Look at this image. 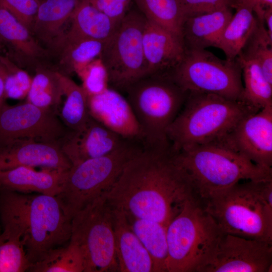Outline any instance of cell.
<instances>
[{
    "label": "cell",
    "mask_w": 272,
    "mask_h": 272,
    "mask_svg": "<svg viewBox=\"0 0 272 272\" xmlns=\"http://www.w3.org/2000/svg\"><path fill=\"white\" fill-rule=\"evenodd\" d=\"M124 90L140 125L143 146L170 147L167 131L182 107L188 92L164 74L145 76Z\"/></svg>",
    "instance_id": "7"
},
{
    "label": "cell",
    "mask_w": 272,
    "mask_h": 272,
    "mask_svg": "<svg viewBox=\"0 0 272 272\" xmlns=\"http://www.w3.org/2000/svg\"><path fill=\"white\" fill-rule=\"evenodd\" d=\"M146 19L140 12H127L113 35L104 43L100 58L109 85L125 90L146 76L143 34Z\"/></svg>",
    "instance_id": "11"
},
{
    "label": "cell",
    "mask_w": 272,
    "mask_h": 272,
    "mask_svg": "<svg viewBox=\"0 0 272 272\" xmlns=\"http://www.w3.org/2000/svg\"><path fill=\"white\" fill-rule=\"evenodd\" d=\"M130 141L109 129L90 116L81 129L68 130L59 146L73 165L109 154Z\"/></svg>",
    "instance_id": "15"
},
{
    "label": "cell",
    "mask_w": 272,
    "mask_h": 272,
    "mask_svg": "<svg viewBox=\"0 0 272 272\" xmlns=\"http://www.w3.org/2000/svg\"><path fill=\"white\" fill-rule=\"evenodd\" d=\"M67 171L21 166L0 171V191L37 192L56 196L60 192Z\"/></svg>",
    "instance_id": "21"
},
{
    "label": "cell",
    "mask_w": 272,
    "mask_h": 272,
    "mask_svg": "<svg viewBox=\"0 0 272 272\" xmlns=\"http://www.w3.org/2000/svg\"><path fill=\"white\" fill-rule=\"evenodd\" d=\"M143 45L146 76L167 74L180 61L185 51L181 39L147 20L143 34Z\"/></svg>",
    "instance_id": "18"
},
{
    "label": "cell",
    "mask_w": 272,
    "mask_h": 272,
    "mask_svg": "<svg viewBox=\"0 0 272 272\" xmlns=\"http://www.w3.org/2000/svg\"><path fill=\"white\" fill-rule=\"evenodd\" d=\"M62 96L59 72L38 65L26 101L40 108L54 110L58 113Z\"/></svg>",
    "instance_id": "28"
},
{
    "label": "cell",
    "mask_w": 272,
    "mask_h": 272,
    "mask_svg": "<svg viewBox=\"0 0 272 272\" xmlns=\"http://www.w3.org/2000/svg\"><path fill=\"white\" fill-rule=\"evenodd\" d=\"M134 1L147 20L167 29L182 40L185 16L180 0Z\"/></svg>",
    "instance_id": "30"
},
{
    "label": "cell",
    "mask_w": 272,
    "mask_h": 272,
    "mask_svg": "<svg viewBox=\"0 0 272 272\" xmlns=\"http://www.w3.org/2000/svg\"><path fill=\"white\" fill-rule=\"evenodd\" d=\"M236 58L240 64L243 77L244 101L257 110L271 105L272 84L265 78L257 61L242 53Z\"/></svg>",
    "instance_id": "27"
},
{
    "label": "cell",
    "mask_w": 272,
    "mask_h": 272,
    "mask_svg": "<svg viewBox=\"0 0 272 272\" xmlns=\"http://www.w3.org/2000/svg\"><path fill=\"white\" fill-rule=\"evenodd\" d=\"M263 20L268 35L272 38V7L265 9L263 15Z\"/></svg>",
    "instance_id": "41"
},
{
    "label": "cell",
    "mask_w": 272,
    "mask_h": 272,
    "mask_svg": "<svg viewBox=\"0 0 272 272\" xmlns=\"http://www.w3.org/2000/svg\"><path fill=\"white\" fill-rule=\"evenodd\" d=\"M82 0H41L31 32L41 45L54 51L66 24Z\"/></svg>",
    "instance_id": "20"
},
{
    "label": "cell",
    "mask_w": 272,
    "mask_h": 272,
    "mask_svg": "<svg viewBox=\"0 0 272 272\" xmlns=\"http://www.w3.org/2000/svg\"><path fill=\"white\" fill-rule=\"evenodd\" d=\"M236 0H180L185 19L189 17L232 7Z\"/></svg>",
    "instance_id": "38"
},
{
    "label": "cell",
    "mask_w": 272,
    "mask_h": 272,
    "mask_svg": "<svg viewBox=\"0 0 272 272\" xmlns=\"http://www.w3.org/2000/svg\"><path fill=\"white\" fill-rule=\"evenodd\" d=\"M223 138L254 163L272 169V105L243 118Z\"/></svg>",
    "instance_id": "14"
},
{
    "label": "cell",
    "mask_w": 272,
    "mask_h": 272,
    "mask_svg": "<svg viewBox=\"0 0 272 272\" xmlns=\"http://www.w3.org/2000/svg\"><path fill=\"white\" fill-rule=\"evenodd\" d=\"M202 203L224 233L272 242V180L241 181Z\"/></svg>",
    "instance_id": "5"
},
{
    "label": "cell",
    "mask_w": 272,
    "mask_h": 272,
    "mask_svg": "<svg viewBox=\"0 0 272 272\" xmlns=\"http://www.w3.org/2000/svg\"><path fill=\"white\" fill-rule=\"evenodd\" d=\"M107 198L126 215L167 226L186 201L198 199L171 146L144 147L127 163Z\"/></svg>",
    "instance_id": "1"
},
{
    "label": "cell",
    "mask_w": 272,
    "mask_h": 272,
    "mask_svg": "<svg viewBox=\"0 0 272 272\" xmlns=\"http://www.w3.org/2000/svg\"><path fill=\"white\" fill-rule=\"evenodd\" d=\"M72 166L57 144L31 139L0 144V171L21 166L67 171Z\"/></svg>",
    "instance_id": "16"
},
{
    "label": "cell",
    "mask_w": 272,
    "mask_h": 272,
    "mask_svg": "<svg viewBox=\"0 0 272 272\" xmlns=\"http://www.w3.org/2000/svg\"><path fill=\"white\" fill-rule=\"evenodd\" d=\"M259 110L243 101L214 94L188 92L167 131L171 148L177 152L222 139L241 120Z\"/></svg>",
    "instance_id": "4"
},
{
    "label": "cell",
    "mask_w": 272,
    "mask_h": 272,
    "mask_svg": "<svg viewBox=\"0 0 272 272\" xmlns=\"http://www.w3.org/2000/svg\"><path fill=\"white\" fill-rule=\"evenodd\" d=\"M54 51L63 44L79 39L106 42L114 33L120 22H116L99 11L88 0H82Z\"/></svg>",
    "instance_id": "23"
},
{
    "label": "cell",
    "mask_w": 272,
    "mask_h": 272,
    "mask_svg": "<svg viewBox=\"0 0 272 272\" xmlns=\"http://www.w3.org/2000/svg\"><path fill=\"white\" fill-rule=\"evenodd\" d=\"M115 252L120 272H154L152 259L131 229L125 213L113 208Z\"/></svg>",
    "instance_id": "19"
},
{
    "label": "cell",
    "mask_w": 272,
    "mask_h": 272,
    "mask_svg": "<svg viewBox=\"0 0 272 272\" xmlns=\"http://www.w3.org/2000/svg\"><path fill=\"white\" fill-rule=\"evenodd\" d=\"M165 75L185 91L245 102L241 67L236 58L223 60L206 49H185L180 61Z\"/></svg>",
    "instance_id": "10"
},
{
    "label": "cell",
    "mask_w": 272,
    "mask_h": 272,
    "mask_svg": "<svg viewBox=\"0 0 272 272\" xmlns=\"http://www.w3.org/2000/svg\"><path fill=\"white\" fill-rule=\"evenodd\" d=\"M68 129L57 111L29 102L0 105V144L21 140L60 144Z\"/></svg>",
    "instance_id": "12"
},
{
    "label": "cell",
    "mask_w": 272,
    "mask_h": 272,
    "mask_svg": "<svg viewBox=\"0 0 272 272\" xmlns=\"http://www.w3.org/2000/svg\"><path fill=\"white\" fill-rule=\"evenodd\" d=\"M41 0H0L30 31Z\"/></svg>",
    "instance_id": "37"
},
{
    "label": "cell",
    "mask_w": 272,
    "mask_h": 272,
    "mask_svg": "<svg viewBox=\"0 0 272 272\" xmlns=\"http://www.w3.org/2000/svg\"><path fill=\"white\" fill-rule=\"evenodd\" d=\"M107 193L89 203L72 218L69 241L82 251L84 272L119 271L113 208Z\"/></svg>",
    "instance_id": "9"
},
{
    "label": "cell",
    "mask_w": 272,
    "mask_h": 272,
    "mask_svg": "<svg viewBox=\"0 0 272 272\" xmlns=\"http://www.w3.org/2000/svg\"><path fill=\"white\" fill-rule=\"evenodd\" d=\"M5 76V70L0 61V105L6 101L4 89Z\"/></svg>",
    "instance_id": "42"
},
{
    "label": "cell",
    "mask_w": 272,
    "mask_h": 272,
    "mask_svg": "<svg viewBox=\"0 0 272 272\" xmlns=\"http://www.w3.org/2000/svg\"><path fill=\"white\" fill-rule=\"evenodd\" d=\"M249 6L253 10L255 16L263 20L265 9L272 7V0H236Z\"/></svg>",
    "instance_id": "40"
},
{
    "label": "cell",
    "mask_w": 272,
    "mask_h": 272,
    "mask_svg": "<svg viewBox=\"0 0 272 272\" xmlns=\"http://www.w3.org/2000/svg\"><path fill=\"white\" fill-rule=\"evenodd\" d=\"M232 8L236 10L224 30L216 47L225 53L227 59H235L252 32L256 16L248 5L236 1Z\"/></svg>",
    "instance_id": "25"
},
{
    "label": "cell",
    "mask_w": 272,
    "mask_h": 272,
    "mask_svg": "<svg viewBox=\"0 0 272 272\" xmlns=\"http://www.w3.org/2000/svg\"><path fill=\"white\" fill-rule=\"evenodd\" d=\"M0 192L3 233L21 241L31 265L70 240L72 220L56 196Z\"/></svg>",
    "instance_id": "2"
},
{
    "label": "cell",
    "mask_w": 272,
    "mask_h": 272,
    "mask_svg": "<svg viewBox=\"0 0 272 272\" xmlns=\"http://www.w3.org/2000/svg\"><path fill=\"white\" fill-rule=\"evenodd\" d=\"M59 74L65 99L58 111V116L69 130H78L86 124L90 116L88 96L82 87L69 76Z\"/></svg>",
    "instance_id": "29"
},
{
    "label": "cell",
    "mask_w": 272,
    "mask_h": 272,
    "mask_svg": "<svg viewBox=\"0 0 272 272\" xmlns=\"http://www.w3.org/2000/svg\"><path fill=\"white\" fill-rule=\"evenodd\" d=\"M90 115L123 138L143 145L141 130L126 97L115 89L88 96Z\"/></svg>",
    "instance_id": "17"
},
{
    "label": "cell",
    "mask_w": 272,
    "mask_h": 272,
    "mask_svg": "<svg viewBox=\"0 0 272 272\" xmlns=\"http://www.w3.org/2000/svg\"><path fill=\"white\" fill-rule=\"evenodd\" d=\"M31 265L18 239L8 238L0 245V272H24L29 270Z\"/></svg>",
    "instance_id": "35"
},
{
    "label": "cell",
    "mask_w": 272,
    "mask_h": 272,
    "mask_svg": "<svg viewBox=\"0 0 272 272\" xmlns=\"http://www.w3.org/2000/svg\"><path fill=\"white\" fill-rule=\"evenodd\" d=\"M97 40L79 39L66 42L56 50L60 73L68 76L100 57L104 43Z\"/></svg>",
    "instance_id": "31"
},
{
    "label": "cell",
    "mask_w": 272,
    "mask_h": 272,
    "mask_svg": "<svg viewBox=\"0 0 272 272\" xmlns=\"http://www.w3.org/2000/svg\"><path fill=\"white\" fill-rule=\"evenodd\" d=\"M239 53L254 57L267 81L272 84V38L263 20L256 17L253 30Z\"/></svg>",
    "instance_id": "33"
},
{
    "label": "cell",
    "mask_w": 272,
    "mask_h": 272,
    "mask_svg": "<svg viewBox=\"0 0 272 272\" xmlns=\"http://www.w3.org/2000/svg\"><path fill=\"white\" fill-rule=\"evenodd\" d=\"M0 42L8 49L7 55L13 61L35 63L47 54L31 31L1 2Z\"/></svg>",
    "instance_id": "22"
},
{
    "label": "cell",
    "mask_w": 272,
    "mask_h": 272,
    "mask_svg": "<svg viewBox=\"0 0 272 272\" xmlns=\"http://www.w3.org/2000/svg\"><path fill=\"white\" fill-rule=\"evenodd\" d=\"M174 152L202 202L241 181L272 180V169L254 163L224 138Z\"/></svg>",
    "instance_id": "3"
},
{
    "label": "cell",
    "mask_w": 272,
    "mask_h": 272,
    "mask_svg": "<svg viewBox=\"0 0 272 272\" xmlns=\"http://www.w3.org/2000/svg\"><path fill=\"white\" fill-rule=\"evenodd\" d=\"M272 242L225 233L201 272H269Z\"/></svg>",
    "instance_id": "13"
},
{
    "label": "cell",
    "mask_w": 272,
    "mask_h": 272,
    "mask_svg": "<svg viewBox=\"0 0 272 272\" xmlns=\"http://www.w3.org/2000/svg\"><path fill=\"white\" fill-rule=\"evenodd\" d=\"M7 239L6 236L2 232L0 233V245Z\"/></svg>",
    "instance_id": "43"
},
{
    "label": "cell",
    "mask_w": 272,
    "mask_h": 272,
    "mask_svg": "<svg viewBox=\"0 0 272 272\" xmlns=\"http://www.w3.org/2000/svg\"><path fill=\"white\" fill-rule=\"evenodd\" d=\"M125 215L131 229L152 259L154 272H166L167 226L154 221Z\"/></svg>",
    "instance_id": "26"
},
{
    "label": "cell",
    "mask_w": 272,
    "mask_h": 272,
    "mask_svg": "<svg viewBox=\"0 0 272 272\" xmlns=\"http://www.w3.org/2000/svg\"><path fill=\"white\" fill-rule=\"evenodd\" d=\"M76 74L81 80V86L88 96L100 94L109 88L108 73L100 57L91 61Z\"/></svg>",
    "instance_id": "36"
},
{
    "label": "cell",
    "mask_w": 272,
    "mask_h": 272,
    "mask_svg": "<svg viewBox=\"0 0 272 272\" xmlns=\"http://www.w3.org/2000/svg\"><path fill=\"white\" fill-rule=\"evenodd\" d=\"M226 7L217 11L186 18L182 29V40L187 50L216 47L233 14Z\"/></svg>",
    "instance_id": "24"
},
{
    "label": "cell",
    "mask_w": 272,
    "mask_h": 272,
    "mask_svg": "<svg viewBox=\"0 0 272 272\" xmlns=\"http://www.w3.org/2000/svg\"><path fill=\"white\" fill-rule=\"evenodd\" d=\"M130 141L105 155L72 166L65 173L59 193L56 196L65 213L71 219L95 198L108 192L127 163L143 148Z\"/></svg>",
    "instance_id": "8"
},
{
    "label": "cell",
    "mask_w": 272,
    "mask_h": 272,
    "mask_svg": "<svg viewBox=\"0 0 272 272\" xmlns=\"http://www.w3.org/2000/svg\"><path fill=\"white\" fill-rule=\"evenodd\" d=\"M3 47V45H2V44L0 42V51H1V50L2 49Z\"/></svg>",
    "instance_id": "44"
},
{
    "label": "cell",
    "mask_w": 272,
    "mask_h": 272,
    "mask_svg": "<svg viewBox=\"0 0 272 272\" xmlns=\"http://www.w3.org/2000/svg\"><path fill=\"white\" fill-rule=\"evenodd\" d=\"M0 61L6 72L4 87L6 99L23 100L26 98L32 78L7 55L0 54Z\"/></svg>",
    "instance_id": "34"
},
{
    "label": "cell",
    "mask_w": 272,
    "mask_h": 272,
    "mask_svg": "<svg viewBox=\"0 0 272 272\" xmlns=\"http://www.w3.org/2000/svg\"><path fill=\"white\" fill-rule=\"evenodd\" d=\"M84 270L82 251L77 245L70 241L66 246L50 250L29 269L33 272H84Z\"/></svg>",
    "instance_id": "32"
},
{
    "label": "cell",
    "mask_w": 272,
    "mask_h": 272,
    "mask_svg": "<svg viewBox=\"0 0 272 272\" xmlns=\"http://www.w3.org/2000/svg\"><path fill=\"white\" fill-rule=\"evenodd\" d=\"M224 234L200 200H188L167 225L166 272H201Z\"/></svg>",
    "instance_id": "6"
},
{
    "label": "cell",
    "mask_w": 272,
    "mask_h": 272,
    "mask_svg": "<svg viewBox=\"0 0 272 272\" xmlns=\"http://www.w3.org/2000/svg\"><path fill=\"white\" fill-rule=\"evenodd\" d=\"M90 4L116 22H120L128 12L131 0H88Z\"/></svg>",
    "instance_id": "39"
}]
</instances>
